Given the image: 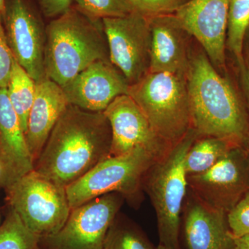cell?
Listing matches in <instances>:
<instances>
[{"label": "cell", "mask_w": 249, "mask_h": 249, "mask_svg": "<svg viewBox=\"0 0 249 249\" xmlns=\"http://www.w3.org/2000/svg\"><path fill=\"white\" fill-rule=\"evenodd\" d=\"M162 157L144 147H137L120 156H109L66 187L70 207L74 209L111 193H119L126 200L138 204L145 174Z\"/></svg>", "instance_id": "6"}, {"label": "cell", "mask_w": 249, "mask_h": 249, "mask_svg": "<svg viewBox=\"0 0 249 249\" xmlns=\"http://www.w3.org/2000/svg\"><path fill=\"white\" fill-rule=\"evenodd\" d=\"M46 76L63 87L98 60H109L102 19L71 7L46 27Z\"/></svg>", "instance_id": "3"}, {"label": "cell", "mask_w": 249, "mask_h": 249, "mask_svg": "<svg viewBox=\"0 0 249 249\" xmlns=\"http://www.w3.org/2000/svg\"><path fill=\"white\" fill-rule=\"evenodd\" d=\"M14 60L5 34L2 16L0 14V89L7 88Z\"/></svg>", "instance_id": "27"}, {"label": "cell", "mask_w": 249, "mask_h": 249, "mask_svg": "<svg viewBox=\"0 0 249 249\" xmlns=\"http://www.w3.org/2000/svg\"><path fill=\"white\" fill-rule=\"evenodd\" d=\"M2 16L8 43L19 65L36 83L47 78L46 27L25 0H6Z\"/></svg>", "instance_id": "11"}, {"label": "cell", "mask_w": 249, "mask_h": 249, "mask_svg": "<svg viewBox=\"0 0 249 249\" xmlns=\"http://www.w3.org/2000/svg\"><path fill=\"white\" fill-rule=\"evenodd\" d=\"M7 190L11 209L41 239L57 233L71 212L66 188L34 170Z\"/></svg>", "instance_id": "7"}, {"label": "cell", "mask_w": 249, "mask_h": 249, "mask_svg": "<svg viewBox=\"0 0 249 249\" xmlns=\"http://www.w3.org/2000/svg\"><path fill=\"white\" fill-rule=\"evenodd\" d=\"M1 164H0V177H1Z\"/></svg>", "instance_id": "35"}, {"label": "cell", "mask_w": 249, "mask_h": 249, "mask_svg": "<svg viewBox=\"0 0 249 249\" xmlns=\"http://www.w3.org/2000/svg\"><path fill=\"white\" fill-rule=\"evenodd\" d=\"M6 1V0H0V14H2L4 12Z\"/></svg>", "instance_id": "32"}, {"label": "cell", "mask_w": 249, "mask_h": 249, "mask_svg": "<svg viewBox=\"0 0 249 249\" xmlns=\"http://www.w3.org/2000/svg\"><path fill=\"white\" fill-rule=\"evenodd\" d=\"M199 136L191 129L184 138L147 170L142 182L155 209L160 245L180 249L181 216L188 192L184 161L187 152Z\"/></svg>", "instance_id": "4"}, {"label": "cell", "mask_w": 249, "mask_h": 249, "mask_svg": "<svg viewBox=\"0 0 249 249\" xmlns=\"http://www.w3.org/2000/svg\"><path fill=\"white\" fill-rule=\"evenodd\" d=\"M232 249H249V235L239 238H233Z\"/></svg>", "instance_id": "30"}, {"label": "cell", "mask_w": 249, "mask_h": 249, "mask_svg": "<svg viewBox=\"0 0 249 249\" xmlns=\"http://www.w3.org/2000/svg\"><path fill=\"white\" fill-rule=\"evenodd\" d=\"M69 104L104 111L116 98L128 94L129 84L110 60L93 62L62 87Z\"/></svg>", "instance_id": "14"}, {"label": "cell", "mask_w": 249, "mask_h": 249, "mask_svg": "<svg viewBox=\"0 0 249 249\" xmlns=\"http://www.w3.org/2000/svg\"><path fill=\"white\" fill-rule=\"evenodd\" d=\"M237 144L217 137H199L187 152L185 170L187 177L211 169Z\"/></svg>", "instance_id": "19"}, {"label": "cell", "mask_w": 249, "mask_h": 249, "mask_svg": "<svg viewBox=\"0 0 249 249\" xmlns=\"http://www.w3.org/2000/svg\"><path fill=\"white\" fill-rule=\"evenodd\" d=\"M40 241L11 209L0 227V249H40Z\"/></svg>", "instance_id": "22"}, {"label": "cell", "mask_w": 249, "mask_h": 249, "mask_svg": "<svg viewBox=\"0 0 249 249\" xmlns=\"http://www.w3.org/2000/svg\"><path fill=\"white\" fill-rule=\"evenodd\" d=\"M149 22L151 38L149 72L186 76L190 58L186 37L189 34L174 14L149 18Z\"/></svg>", "instance_id": "17"}, {"label": "cell", "mask_w": 249, "mask_h": 249, "mask_svg": "<svg viewBox=\"0 0 249 249\" xmlns=\"http://www.w3.org/2000/svg\"><path fill=\"white\" fill-rule=\"evenodd\" d=\"M111 129L103 111L69 104L59 118L34 170L66 187L110 156Z\"/></svg>", "instance_id": "1"}, {"label": "cell", "mask_w": 249, "mask_h": 249, "mask_svg": "<svg viewBox=\"0 0 249 249\" xmlns=\"http://www.w3.org/2000/svg\"><path fill=\"white\" fill-rule=\"evenodd\" d=\"M6 89L10 101L17 113L25 134L29 112L35 99L36 82L19 65L16 59Z\"/></svg>", "instance_id": "20"}, {"label": "cell", "mask_w": 249, "mask_h": 249, "mask_svg": "<svg viewBox=\"0 0 249 249\" xmlns=\"http://www.w3.org/2000/svg\"><path fill=\"white\" fill-rule=\"evenodd\" d=\"M157 249H169L168 248H166V247H164V246H163L162 245H159L158 247H157Z\"/></svg>", "instance_id": "33"}, {"label": "cell", "mask_w": 249, "mask_h": 249, "mask_svg": "<svg viewBox=\"0 0 249 249\" xmlns=\"http://www.w3.org/2000/svg\"><path fill=\"white\" fill-rule=\"evenodd\" d=\"M103 249H157L137 229L118 222L111 226Z\"/></svg>", "instance_id": "23"}, {"label": "cell", "mask_w": 249, "mask_h": 249, "mask_svg": "<svg viewBox=\"0 0 249 249\" xmlns=\"http://www.w3.org/2000/svg\"><path fill=\"white\" fill-rule=\"evenodd\" d=\"M34 163L7 89H0V183L7 188L34 170Z\"/></svg>", "instance_id": "16"}, {"label": "cell", "mask_w": 249, "mask_h": 249, "mask_svg": "<svg viewBox=\"0 0 249 249\" xmlns=\"http://www.w3.org/2000/svg\"><path fill=\"white\" fill-rule=\"evenodd\" d=\"M182 213L188 249H232L227 213L201 200L188 189Z\"/></svg>", "instance_id": "15"}, {"label": "cell", "mask_w": 249, "mask_h": 249, "mask_svg": "<svg viewBox=\"0 0 249 249\" xmlns=\"http://www.w3.org/2000/svg\"><path fill=\"white\" fill-rule=\"evenodd\" d=\"M124 200L119 193H111L77 206L57 233L40 242L47 249H103Z\"/></svg>", "instance_id": "8"}, {"label": "cell", "mask_w": 249, "mask_h": 249, "mask_svg": "<svg viewBox=\"0 0 249 249\" xmlns=\"http://www.w3.org/2000/svg\"><path fill=\"white\" fill-rule=\"evenodd\" d=\"M230 0H189L175 13L183 29L196 37L213 66L225 67Z\"/></svg>", "instance_id": "13"}, {"label": "cell", "mask_w": 249, "mask_h": 249, "mask_svg": "<svg viewBox=\"0 0 249 249\" xmlns=\"http://www.w3.org/2000/svg\"><path fill=\"white\" fill-rule=\"evenodd\" d=\"M73 0H37L42 13L47 18H55L71 9Z\"/></svg>", "instance_id": "28"}, {"label": "cell", "mask_w": 249, "mask_h": 249, "mask_svg": "<svg viewBox=\"0 0 249 249\" xmlns=\"http://www.w3.org/2000/svg\"><path fill=\"white\" fill-rule=\"evenodd\" d=\"M109 60L129 85L146 75L150 68L149 18L137 11L102 19Z\"/></svg>", "instance_id": "9"}, {"label": "cell", "mask_w": 249, "mask_h": 249, "mask_svg": "<svg viewBox=\"0 0 249 249\" xmlns=\"http://www.w3.org/2000/svg\"><path fill=\"white\" fill-rule=\"evenodd\" d=\"M192 126L199 137H217L246 147L249 119L244 100L204 52L190 55L186 74Z\"/></svg>", "instance_id": "2"}, {"label": "cell", "mask_w": 249, "mask_h": 249, "mask_svg": "<svg viewBox=\"0 0 249 249\" xmlns=\"http://www.w3.org/2000/svg\"><path fill=\"white\" fill-rule=\"evenodd\" d=\"M249 27V0H230L228 14L227 42L237 65L245 62L243 44Z\"/></svg>", "instance_id": "21"}, {"label": "cell", "mask_w": 249, "mask_h": 249, "mask_svg": "<svg viewBox=\"0 0 249 249\" xmlns=\"http://www.w3.org/2000/svg\"><path fill=\"white\" fill-rule=\"evenodd\" d=\"M243 57L246 65L249 69V27L246 32L243 44Z\"/></svg>", "instance_id": "31"}, {"label": "cell", "mask_w": 249, "mask_h": 249, "mask_svg": "<svg viewBox=\"0 0 249 249\" xmlns=\"http://www.w3.org/2000/svg\"><path fill=\"white\" fill-rule=\"evenodd\" d=\"M77 8L90 17L104 18L122 17L134 11L129 0H73Z\"/></svg>", "instance_id": "24"}, {"label": "cell", "mask_w": 249, "mask_h": 249, "mask_svg": "<svg viewBox=\"0 0 249 249\" xmlns=\"http://www.w3.org/2000/svg\"><path fill=\"white\" fill-rule=\"evenodd\" d=\"M134 11L146 17L173 14L189 0H129Z\"/></svg>", "instance_id": "26"}, {"label": "cell", "mask_w": 249, "mask_h": 249, "mask_svg": "<svg viewBox=\"0 0 249 249\" xmlns=\"http://www.w3.org/2000/svg\"><path fill=\"white\" fill-rule=\"evenodd\" d=\"M63 89L48 78L36 83V96L28 119L25 138L34 162L68 106Z\"/></svg>", "instance_id": "18"}, {"label": "cell", "mask_w": 249, "mask_h": 249, "mask_svg": "<svg viewBox=\"0 0 249 249\" xmlns=\"http://www.w3.org/2000/svg\"><path fill=\"white\" fill-rule=\"evenodd\" d=\"M237 66L240 73L241 87L244 93V102L249 119V69L246 65L245 62L239 64Z\"/></svg>", "instance_id": "29"}, {"label": "cell", "mask_w": 249, "mask_h": 249, "mask_svg": "<svg viewBox=\"0 0 249 249\" xmlns=\"http://www.w3.org/2000/svg\"><path fill=\"white\" fill-rule=\"evenodd\" d=\"M227 222L233 238L249 235V191L228 213Z\"/></svg>", "instance_id": "25"}, {"label": "cell", "mask_w": 249, "mask_h": 249, "mask_svg": "<svg viewBox=\"0 0 249 249\" xmlns=\"http://www.w3.org/2000/svg\"><path fill=\"white\" fill-rule=\"evenodd\" d=\"M103 112L111 126L110 156H120L144 147L163 157L173 148L157 135L146 116L128 95L116 98Z\"/></svg>", "instance_id": "12"}, {"label": "cell", "mask_w": 249, "mask_h": 249, "mask_svg": "<svg viewBox=\"0 0 249 249\" xmlns=\"http://www.w3.org/2000/svg\"><path fill=\"white\" fill-rule=\"evenodd\" d=\"M246 149H247V151H248L249 155V145H247V147H245Z\"/></svg>", "instance_id": "34"}, {"label": "cell", "mask_w": 249, "mask_h": 249, "mask_svg": "<svg viewBox=\"0 0 249 249\" xmlns=\"http://www.w3.org/2000/svg\"><path fill=\"white\" fill-rule=\"evenodd\" d=\"M188 189L201 200L228 213L249 191V155L232 147L211 169L187 177Z\"/></svg>", "instance_id": "10"}, {"label": "cell", "mask_w": 249, "mask_h": 249, "mask_svg": "<svg viewBox=\"0 0 249 249\" xmlns=\"http://www.w3.org/2000/svg\"><path fill=\"white\" fill-rule=\"evenodd\" d=\"M127 95L142 109L157 135L168 145L175 146L193 129L184 75L148 72L129 85Z\"/></svg>", "instance_id": "5"}]
</instances>
